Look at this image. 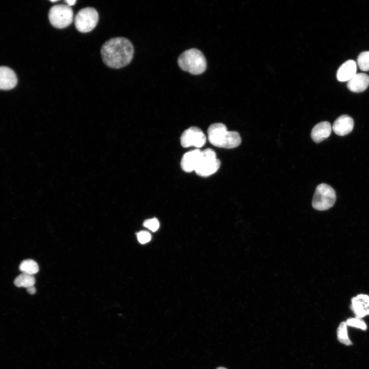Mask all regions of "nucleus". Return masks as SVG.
<instances>
[{
    "label": "nucleus",
    "instance_id": "nucleus-23",
    "mask_svg": "<svg viewBox=\"0 0 369 369\" xmlns=\"http://www.w3.org/2000/svg\"><path fill=\"white\" fill-rule=\"evenodd\" d=\"M27 292L30 294H34L36 293V289L34 286H32L27 288Z\"/></svg>",
    "mask_w": 369,
    "mask_h": 369
},
{
    "label": "nucleus",
    "instance_id": "nucleus-18",
    "mask_svg": "<svg viewBox=\"0 0 369 369\" xmlns=\"http://www.w3.org/2000/svg\"><path fill=\"white\" fill-rule=\"evenodd\" d=\"M346 322H342L340 323L337 331V339L338 341L346 345L352 344V342L348 338Z\"/></svg>",
    "mask_w": 369,
    "mask_h": 369
},
{
    "label": "nucleus",
    "instance_id": "nucleus-6",
    "mask_svg": "<svg viewBox=\"0 0 369 369\" xmlns=\"http://www.w3.org/2000/svg\"><path fill=\"white\" fill-rule=\"evenodd\" d=\"M220 166V161L216 158L215 151L207 148L201 151L199 162L194 171L200 176L207 177L215 173Z\"/></svg>",
    "mask_w": 369,
    "mask_h": 369
},
{
    "label": "nucleus",
    "instance_id": "nucleus-13",
    "mask_svg": "<svg viewBox=\"0 0 369 369\" xmlns=\"http://www.w3.org/2000/svg\"><path fill=\"white\" fill-rule=\"evenodd\" d=\"M15 72L7 67H0V90H10L17 84Z\"/></svg>",
    "mask_w": 369,
    "mask_h": 369
},
{
    "label": "nucleus",
    "instance_id": "nucleus-4",
    "mask_svg": "<svg viewBox=\"0 0 369 369\" xmlns=\"http://www.w3.org/2000/svg\"><path fill=\"white\" fill-rule=\"evenodd\" d=\"M336 199V193L330 185L322 183L316 188L312 199L313 207L319 211H324L332 207Z\"/></svg>",
    "mask_w": 369,
    "mask_h": 369
},
{
    "label": "nucleus",
    "instance_id": "nucleus-11",
    "mask_svg": "<svg viewBox=\"0 0 369 369\" xmlns=\"http://www.w3.org/2000/svg\"><path fill=\"white\" fill-rule=\"evenodd\" d=\"M201 151L195 149L185 153L180 162L182 169L186 172L195 171L201 156Z\"/></svg>",
    "mask_w": 369,
    "mask_h": 369
},
{
    "label": "nucleus",
    "instance_id": "nucleus-19",
    "mask_svg": "<svg viewBox=\"0 0 369 369\" xmlns=\"http://www.w3.org/2000/svg\"><path fill=\"white\" fill-rule=\"evenodd\" d=\"M357 64L362 71H369V51H363L359 54Z\"/></svg>",
    "mask_w": 369,
    "mask_h": 369
},
{
    "label": "nucleus",
    "instance_id": "nucleus-21",
    "mask_svg": "<svg viewBox=\"0 0 369 369\" xmlns=\"http://www.w3.org/2000/svg\"><path fill=\"white\" fill-rule=\"evenodd\" d=\"M143 224L144 227L149 229L152 232H155L159 227V222L155 218L145 220Z\"/></svg>",
    "mask_w": 369,
    "mask_h": 369
},
{
    "label": "nucleus",
    "instance_id": "nucleus-22",
    "mask_svg": "<svg viewBox=\"0 0 369 369\" xmlns=\"http://www.w3.org/2000/svg\"><path fill=\"white\" fill-rule=\"evenodd\" d=\"M137 239L141 244L148 242L151 239V234L147 231H141L137 234Z\"/></svg>",
    "mask_w": 369,
    "mask_h": 369
},
{
    "label": "nucleus",
    "instance_id": "nucleus-17",
    "mask_svg": "<svg viewBox=\"0 0 369 369\" xmlns=\"http://www.w3.org/2000/svg\"><path fill=\"white\" fill-rule=\"evenodd\" d=\"M19 268L23 273L33 275L37 273L39 270L37 262L32 259H26L23 261Z\"/></svg>",
    "mask_w": 369,
    "mask_h": 369
},
{
    "label": "nucleus",
    "instance_id": "nucleus-9",
    "mask_svg": "<svg viewBox=\"0 0 369 369\" xmlns=\"http://www.w3.org/2000/svg\"><path fill=\"white\" fill-rule=\"evenodd\" d=\"M354 127L353 119L347 115H342L334 121L332 129L338 135L344 136L349 134Z\"/></svg>",
    "mask_w": 369,
    "mask_h": 369
},
{
    "label": "nucleus",
    "instance_id": "nucleus-20",
    "mask_svg": "<svg viewBox=\"0 0 369 369\" xmlns=\"http://www.w3.org/2000/svg\"><path fill=\"white\" fill-rule=\"evenodd\" d=\"M346 325L357 327L363 330H366V325L365 323L358 318H351L348 319L346 321Z\"/></svg>",
    "mask_w": 369,
    "mask_h": 369
},
{
    "label": "nucleus",
    "instance_id": "nucleus-7",
    "mask_svg": "<svg viewBox=\"0 0 369 369\" xmlns=\"http://www.w3.org/2000/svg\"><path fill=\"white\" fill-rule=\"evenodd\" d=\"M98 14L92 7L84 8L80 10L74 18L76 29L81 33H87L94 29L98 23Z\"/></svg>",
    "mask_w": 369,
    "mask_h": 369
},
{
    "label": "nucleus",
    "instance_id": "nucleus-16",
    "mask_svg": "<svg viewBox=\"0 0 369 369\" xmlns=\"http://www.w3.org/2000/svg\"><path fill=\"white\" fill-rule=\"evenodd\" d=\"M35 282V279L33 275L24 273L17 276L14 280V284L17 287L26 288L34 286Z\"/></svg>",
    "mask_w": 369,
    "mask_h": 369
},
{
    "label": "nucleus",
    "instance_id": "nucleus-24",
    "mask_svg": "<svg viewBox=\"0 0 369 369\" xmlns=\"http://www.w3.org/2000/svg\"><path fill=\"white\" fill-rule=\"evenodd\" d=\"M65 2L66 3H67L68 6H70L74 5L76 2V1L75 0H71V1L67 0V1H65Z\"/></svg>",
    "mask_w": 369,
    "mask_h": 369
},
{
    "label": "nucleus",
    "instance_id": "nucleus-12",
    "mask_svg": "<svg viewBox=\"0 0 369 369\" xmlns=\"http://www.w3.org/2000/svg\"><path fill=\"white\" fill-rule=\"evenodd\" d=\"M368 85L369 76L363 73H356L347 83V88L355 93L365 91Z\"/></svg>",
    "mask_w": 369,
    "mask_h": 369
},
{
    "label": "nucleus",
    "instance_id": "nucleus-3",
    "mask_svg": "<svg viewBox=\"0 0 369 369\" xmlns=\"http://www.w3.org/2000/svg\"><path fill=\"white\" fill-rule=\"evenodd\" d=\"M179 67L192 74L198 75L204 72L207 61L203 53L195 48L183 52L178 58Z\"/></svg>",
    "mask_w": 369,
    "mask_h": 369
},
{
    "label": "nucleus",
    "instance_id": "nucleus-5",
    "mask_svg": "<svg viewBox=\"0 0 369 369\" xmlns=\"http://www.w3.org/2000/svg\"><path fill=\"white\" fill-rule=\"evenodd\" d=\"M48 17L52 26L56 28L63 29L72 23L73 12L72 8L67 5H56L49 10Z\"/></svg>",
    "mask_w": 369,
    "mask_h": 369
},
{
    "label": "nucleus",
    "instance_id": "nucleus-14",
    "mask_svg": "<svg viewBox=\"0 0 369 369\" xmlns=\"http://www.w3.org/2000/svg\"><path fill=\"white\" fill-rule=\"evenodd\" d=\"M357 64L352 59L343 63L337 72V78L339 81H348L357 73Z\"/></svg>",
    "mask_w": 369,
    "mask_h": 369
},
{
    "label": "nucleus",
    "instance_id": "nucleus-25",
    "mask_svg": "<svg viewBox=\"0 0 369 369\" xmlns=\"http://www.w3.org/2000/svg\"><path fill=\"white\" fill-rule=\"evenodd\" d=\"M216 369H227V368H226L224 367L219 366V367H218L217 368H216Z\"/></svg>",
    "mask_w": 369,
    "mask_h": 369
},
{
    "label": "nucleus",
    "instance_id": "nucleus-1",
    "mask_svg": "<svg viewBox=\"0 0 369 369\" xmlns=\"http://www.w3.org/2000/svg\"><path fill=\"white\" fill-rule=\"evenodd\" d=\"M100 52L105 65L110 68L119 69L131 61L134 48L129 40L118 37L106 42L101 47Z\"/></svg>",
    "mask_w": 369,
    "mask_h": 369
},
{
    "label": "nucleus",
    "instance_id": "nucleus-2",
    "mask_svg": "<svg viewBox=\"0 0 369 369\" xmlns=\"http://www.w3.org/2000/svg\"><path fill=\"white\" fill-rule=\"evenodd\" d=\"M207 133L210 142L217 147L232 149L238 147L241 142L239 133L228 131L225 125L222 123L211 125Z\"/></svg>",
    "mask_w": 369,
    "mask_h": 369
},
{
    "label": "nucleus",
    "instance_id": "nucleus-8",
    "mask_svg": "<svg viewBox=\"0 0 369 369\" xmlns=\"http://www.w3.org/2000/svg\"><path fill=\"white\" fill-rule=\"evenodd\" d=\"M181 144L183 147L191 146L200 148L204 146L206 137L203 132L196 127H192L184 130L180 137Z\"/></svg>",
    "mask_w": 369,
    "mask_h": 369
},
{
    "label": "nucleus",
    "instance_id": "nucleus-10",
    "mask_svg": "<svg viewBox=\"0 0 369 369\" xmlns=\"http://www.w3.org/2000/svg\"><path fill=\"white\" fill-rule=\"evenodd\" d=\"M351 308L358 317L369 315V296L359 294L352 299Z\"/></svg>",
    "mask_w": 369,
    "mask_h": 369
},
{
    "label": "nucleus",
    "instance_id": "nucleus-15",
    "mask_svg": "<svg viewBox=\"0 0 369 369\" xmlns=\"http://www.w3.org/2000/svg\"><path fill=\"white\" fill-rule=\"evenodd\" d=\"M332 132V126L328 121H322L316 125L311 131V138L317 143L329 137Z\"/></svg>",
    "mask_w": 369,
    "mask_h": 369
}]
</instances>
